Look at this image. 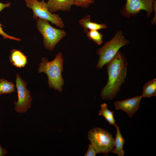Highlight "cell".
<instances>
[{"mask_svg":"<svg viewBox=\"0 0 156 156\" xmlns=\"http://www.w3.org/2000/svg\"><path fill=\"white\" fill-rule=\"evenodd\" d=\"M88 38L99 45L103 42V35L97 30H90L86 33Z\"/></svg>","mask_w":156,"mask_h":156,"instance_id":"17","label":"cell"},{"mask_svg":"<svg viewBox=\"0 0 156 156\" xmlns=\"http://www.w3.org/2000/svg\"><path fill=\"white\" fill-rule=\"evenodd\" d=\"M97 153L95 149L91 144H89L88 149L85 156H95Z\"/></svg>","mask_w":156,"mask_h":156,"instance_id":"20","label":"cell"},{"mask_svg":"<svg viewBox=\"0 0 156 156\" xmlns=\"http://www.w3.org/2000/svg\"><path fill=\"white\" fill-rule=\"evenodd\" d=\"M63 60L62 53L60 52L51 61H49L46 57H42L38 68V73L47 74L49 87L60 92L62 91V86L64 82L62 76Z\"/></svg>","mask_w":156,"mask_h":156,"instance_id":"2","label":"cell"},{"mask_svg":"<svg viewBox=\"0 0 156 156\" xmlns=\"http://www.w3.org/2000/svg\"><path fill=\"white\" fill-rule=\"evenodd\" d=\"M108 80L101 93L103 99L111 100L115 98L125 82L128 65L127 60L120 51L105 64Z\"/></svg>","mask_w":156,"mask_h":156,"instance_id":"1","label":"cell"},{"mask_svg":"<svg viewBox=\"0 0 156 156\" xmlns=\"http://www.w3.org/2000/svg\"><path fill=\"white\" fill-rule=\"evenodd\" d=\"M142 97H150L156 95V79H153L146 83L143 87Z\"/></svg>","mask_w":156,"mask_h":156,"instance_id":"14","label":"cell"},{"mask_svg":"<svg viewBox=\"0 0 156 156\" xmlns=\"http://www.w3.org/2000/svg\"><path fill=\"white\" fill-rule=\"evenodd\" d=\"M46 4L51 13L58 11H69L74 5V0H48Z\"/></svg>","mask_w":156,"mask_h":156,"instance_id":"10","label":"cell"},{"mask_svg":"<svg viewBox=\"0 0 156 156\" xmlns=\"http://www.w3.org/2000/svg\"><path fill=\"white\" fill-rule=\"evenodd\" d=\"M8 153L7 149L2 147L0 144V156H5Z\"/></svg>","mask_w":156,"mask_h":156,"instance_id":"22","label":"cell"},{"mask_svg":"<svg viewBox=\"0 0 156 156\" xmlns=\"http://www.w3.org/2000/svg\"><path fill=\"white\" fill-rule=\"evenodd\" d=\"M37 30L43 38V44L47 49L52 51L57 44L66 36V33L62 29L55 28L47 20L38 18L36 24Z\"/></svg>","mask_w":156,"mask_h":156,"instance_id":"4","label":"cell"},{"mask_svg":"<svg viewBox=\"0 0 156 156\" xmlns=\"http://www.w3.org/2000/svg\"><path fill=\"white\" fill-rule=\"evenodd\" d=\"M99 115L103 116L108 122L110 125H114L115 127V120L114 116V111L109 110L107 104L104 103L101 105V109L99 111Z\"/></svg>","mask_w":156,"mask_h":156,"instance_id":"15","label":"cell"},{"mask_svg":"<svg viewBox=\"0 0 156 156\" xmlns=\"http://www.w3.org/2000/svg\"><path fill=\"white\" fill-rule=\"evenodd\" d=\"M129 44L128 41L123 36L122 31H118L111 40L106 42L97 50L96 53L99 58L96 68L101 69L114 57L120 48Z\"/></svg>","mask_w":156,"mask_h":156,"instance_id":"3","label":"cell"},{"mask_svg":"<svg viewBox=\"0 0 156 156\" xmlns=\"http://www.w3.org/2000/svg\"><path fill=\"white\" fill-rule=\"evenodd\" d=\"M95 0H74V5L77 6L87 8L94 3Z\"/></svg>","mask_w":156,"mask_h":156,"instance_id":"18","label":"cell"},{"mask_svg":"<svg viewBox=\"0 0 156 156\" xmlns=\"http://www.w3.org/2000/svg\"><path fill=\"white\" fill-rule=\"evenodd\" d=\"M15 82L18 98L17 101L14 102V110L17 113H25L32 107V98L30 91L27 88V83L17 73Z\"/></svg>","mask_w":156,"mask_h":156,"instance_id":"7","label":"cell"},{"mask_svg":"<svg viewBox=\"0 0 156 156\" xmlns=\"http://www.w3.org/2000/svg\"><path fill=\"white\" fill-rule=\"evenodd\" d=\"M115 127L116 130V133L114 140V146L112 152L117 154L118 156H123L125 152L123 148V144L125 142V140L121 134L119 127L117 125Z\"/></svg>","mask_w":156,"mask_h":156,"instance_id":"13","label":"cell"},{"mask_svg":"<svg viewBox=\"0 0 156 156\" xmlns=\"http://www.w3.org/2000/svg\"><path fill=\"white\" fill-rule=\"evenodd\" d=\"M88 138L97 153L107 154L111 152L114 146V138L107 131L95 127L88 132Z\"/></svg>","mask_w":156,"mask_h":156,"instance_id":"5","label":"cell"},{"mask_svg":"<svg viewBox=\"0 0 156 156\" xmlns=\"http://www.w3.org/2000/svg\"><path fill=\"white\" fill-rule=\"evenodd\" d=\"M25 1L26 6L32 10L33 17L35 20L39 18L47 20L60 28L64 27L61 18L58 14H52L49 10L44 0H25Z\"/></svg>","mask_w":156,"mask_h":156,"instance_id":"6","label":"cell"},{"mask_svg":"<svg viewBox=\"0 0 156 156\" xmlns=\"http://www.w3.org/2000/svg\"><path fill=\"white\" fill-rule=\"evenodd\" d=\"M156 1L154 0H127L122 13L127 17L134 15L141 10L146 11L149 17L156 9Z\"/></svg>","mask_w":156,"mask_h":156,"instance_id":"8","label":"cell"},{"mask_svg":"<svg viewBox=\"0 0 156 156\" xmlns=\"http://www.w3.org/2000/svg\"><path fill=\"white\" fill-rule=\"evenodd\" d=\"M2 26H3L0 23V34L3 36V39H9L10 40H13L18 41L21 40L20 38L10 36L5 33L3 29Z\"/></svg>","mask_w":156,"mask_h":156,"instance_id":"19","label":"cell"},{"mask_svg":"<svg viewBox=\"0 0 156 156\" xmlns=\"http://www.w3.org/2000/svg\"><path fill=\"white\" fill-rule=\"evenodd\" d=\"M11 3L7 2L6 3H3L0 2V12L6 8L9 7Z\"/></svg>","mask_w":156,"mask_h":156,"instance_id":"21","label":"cell"},{"mask_svg":"<svg viewBox=\"0 0 156 156\" xmlns=\"http://www.w3.org/2000/svg\"><path fill=\"white\" fill-rule=\"evenodd\" d=\"M15 86L13 82L4 79H0V95L14 92Z\"/></svg>","mask_w":156,"mask_h":156,"instance_id":"16","label":"cell"},{"mask_svg":"<svg viewBox=\"0 0 156 156\" xmlns=\"http://www.w3.org/2000/svg\"><path fill=\"white\" fill-rule=\"evenodd\" d=\"M79 25L86 33L90 30H99L107 28L105 24H99L92 22L90 15H88L82 18L79 21Z\"/></svg>","mask_w":156,"mask_h":156,"instance_id":"12","label":"cell"},{"mask_svg":"<svg viewBox=\"0 0 156 156\" xmlns=\"http://www.w3.org/2000/svg\"><path fill=\"white\" fill-rule=\"evenodd\" d=\"M142 98L141 95L115 102L114 105L117 110H122L128 116L131 117L138 110L140 101Z\"/></svg>","mask_w":156,"mask_h":156,"instance_id":"9","label":"cell"},{"mask_svg":"<svg viewBox=\"0 0 156 156\" xmlns=\"http://www.w3.org/2000/svg\"><path fill=\"white\" fill-rule=\"evenodd\" d=\"M9 58L12 64L19 68L24 67L27 64L26 56L19 50L15 49L12 50Z\"/></svg>","mask_w":156,"mask_h":156,"instance_id":"11","label":"cell"}]
</instances>
